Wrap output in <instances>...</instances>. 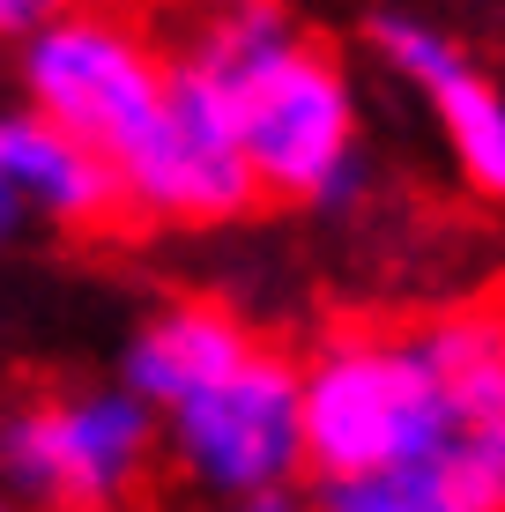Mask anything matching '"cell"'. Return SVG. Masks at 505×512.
<instances>
[{"label": "cell", "mask_w": 505, "mask_h": 512, "mask_svg": "<svg viewBox=\"0 0 505 512\" xmlns=\"http://www.w3.org/2000/svg\"><path fill=\"white\" fill-rule=\"evenodd\" d=\"M223 512H312L298 490H253V498H231Z\"/></svg>", "instance_id": "5bb4252c"}, {"label": "cell", "mask_w": 505, "mask_h": 512, "mask_svg": "<svg viewBox=\"0 0 505 512\" xmlns=\"http://www.w3.org/2000/svg\"><path fill=\"white\" fill-rule=\"evenodd\" d=\"M253 349H260V334L238 320L231 305H216V297H179V305L149 312V320L127 334L119 386H127L149 416H171L179 401H194L216 379H231Z\"/></svg>", "instance_id": "52a82bcc"}, {"label": "cell", "mask_w": 505, "mask_h": 512, "mask_svg": "<svg viewBox=\"0 0 505 512\" xmlns=\"http://www.w3.org/2000/svg\"><path fill=\"white\" fill-rule=\"evenodd\" d=\"M0 179L15 186L23 216H45L60 231H97V223H112L127 208L119 171L97 164L90 149H75L38 112H0Z\"/></svg>", "instance_id": "ba28073f"}, {"label": "cell", "mask_w": 505, "mask_h": 512, "mask_svg": "<svg viewBox=\"0 0 505 512\" xmlns=\"http://www.w3.org/2000/svg\"><path fill=\"white\" fill-rule=\"evenodd\" d=\"M156 438H164V453L179 461L186 483L223 498V505L253 498V490H290V475L305 468L298 364L260 342L231 379H216L208 394L179 401L171 416H156Z\"/></svg>", "instance_id": "5b68a950"}, {"label": "cell", "mask_w": 505, "mask_h": 512, "mask_svg": "<svg viewBox=\"0 0 505 512\" xmlns=\"http://www.w3.org/2000/svg\"><path fill=\"white\" fill-rule=\"evenodd\" d=\"M0 512H23V505H15V498H0Z\"/></svg>", "instance_id": "2e32d148"}, {"label": "cell", "mask_w": 505, "mask_h": 512, "mask_svg": "<svg viewBox=\"0 0 505 512\" xmlns=\"http://www.w3.org/2000/svg\"><path fill=\"white\" fill-rule=\"evenodd\" d=\"M119 193H127V208H142L156 223H231L260 201L223 104L208 97L179 60H171L164 119H156L149 141L119 164Z\"/></svg>", "instance_id": "8992f818"}, {"label": "cell", "mask_w": 505, "mask_h": 512, "mask_svg": "<svg viewBox=\"0 0 505 512\" xmlns=\"http://www.w3.org/2000/svg\"><path fill=\"white\" fill-rule=\"evenodd\" d=\"M15 75H23V112H38L112 171L149 141L171 97V60L112 8H75L23 38Z\"/></svg>", "instance_id": "3957f363"}, {"label": "cell", "mask_w": 505, "mask_h": 512, "mask_svg": "<svg viewBox=\"0 0 505 512\" xmlns=\"http://www.w3.org/2000/svg\"><path fill=\"white\" fill-rule=\"evenodd\" d=\"M312 512H505V431H461L416 468L327 483Z\"/></svg>", "instance_id": "9c48e42d"}, {"label": "cell", "mask_w": 505, "mask_h": 512, "mask_svg": "<svg viewBox=\"0 0 505 512\" xmlns=\"http://www.w3.org/2000/svg\"><path fill=\"white\" fill-rule=\"evenodd\" d=\"M156 461V416L127 386H75L45 394L0 431L8 498L45 512H112L142 490Z\"/></svg>", "instance_id": "277c9868"}, {"label": "cell", "mask_w": 505, "mask_h": 512, "mask_svg": "<svg viewBox=\"0 0 505 512\" xmlns=\"http://www.w3.org/2000/svg\"><path fill=\"white\" fill-rule=\"evenodd\" d=\"M372 52L409 82V90H431L439 75H454V67H461V45L446 38V30L416 23V15H379V23H372Z\"/></svg>", "instance_id": "7c38bea8"}, {"label": "cell", "mask_w": 505, "mask_h": 512, "mask_svg": "<svg viewBox=\"0 0 505 512\" xmlns=\"http://www.w3.org/2000/svg\"><path fill=\"white\" fill-rule=\"evenodd\" d=\"M216 8H238V0H216Z\"/></svg>", "instance_id": "e0dca14e"}, {"label": "cell", "mask_w": 505, "mask_h": 512, "mask_svg": "<svg viewBox=\"0 0 505 512\" xmlns=\"http://www.w3.org/2000/svg\"><path fill=\"white\" fill-rule=\"evenodd\" d=\"M15 231H23V201H15V186L0 179V253L15 245Z\"/></svg>", "instance_id": "9a60e30c"}, {"label": "cell", "mask_w": 505, "mask_h": 512, "mask_svg": "<svg viewBox=\"0 0 505 512\" xmlns=\"http://www.w3.org/2000/svg\"><path fill=\"white\" fill-rule=\"evenodd\" d=\"M186 75L223 104L253 186L268 201L342 208L364 186L357 164V90L320 38L290 23L283 0H238L194 38Z\"/></svg>", "instance_id": "6da1fadb"}, {"label": "cell", "mask_w": 505, "mask_h": 512, "mask_svg": "<svg viewBox=\"0 0 505 512\" xmlns=\"http://www.w3.org/2000/svg\"><path fill=\"white\" fill-rule=\"evenodd\" d=\"M431 112H439V134H446V156L468 179V193L483 201H505V90L476 67H454V75L431 82Z\"/></svg>", "instance_id": "8fae6325"}, {"label": "cell", "mask_w": 505, "mask_h": 512, "mask_svg": "<svg viewBox=\"0 0 505 512\" xmlns=\"http://www.w3.org/2000/svg\"><path fill=\"white\" fill-rule=\"evenodd\" d=\"M82 0H0V38H38L45 23H60V15H75Z\"/></svg>", "instance_id": "4fadbf2b"}, {"label": "cell", "mask_w": 505, "mask_h": 512, "mask_svg": "<svg viewBox=\"0 0 505 512\" xmlns=\"http://www.w3.org/2000/svg\"><path fill=\"white\" fill-rule=\"evenodd\" d=\"M409 349L454 431H505V312L498 305L439 312L424 334H409Z\"/></svg>", "instance_id": "30bf717a"}, {"label": "cell", "mask_w": 505, "mask_h": 512, "mask_svg": "<svg viewBox=\"0 0 505 512\" xmlns=\"http://www.w3.org/2000/svg\"><path fill=\"white\" fill-rule=\"evenodd\" d=\"M454 438L461 431L446 423L409 334L342 327L298 364V446L320 483L416 468Z\"/></svg>", "instance_id": "7a4b0ae2"}]
</instances>
